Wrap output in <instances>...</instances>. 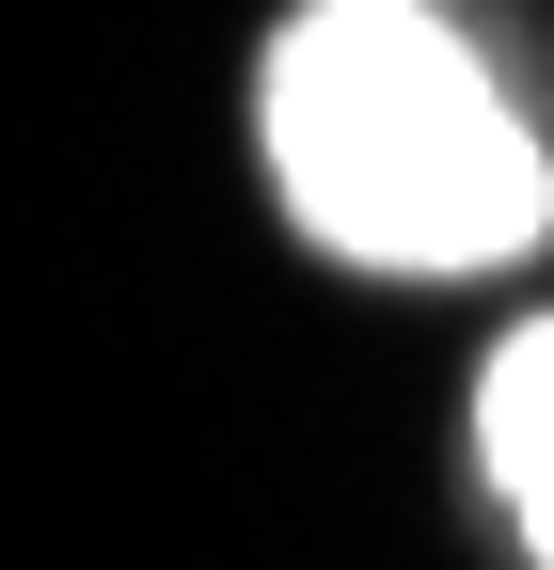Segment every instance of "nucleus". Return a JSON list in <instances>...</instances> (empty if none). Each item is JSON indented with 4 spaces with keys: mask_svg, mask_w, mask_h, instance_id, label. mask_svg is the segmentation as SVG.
Wrapping results in <instances>:
<instances>
[{
    "mask_svg": "<svg viewBox=\"0 0 554 570\" xmlns=\"http://www.w3.org/2000/svg\"><path fill=\"white\" fill-rule=\"evenodd\" d=\"M286 206L365 269H507L554 223V159L444 0H301L254 63Z\"/></svg>",
    "mask_w": 554,
    "mask_h": 570,
    "instance_id": "1",
    "label": "nucleus"
},
{
    "mask_svg": "<svg viewBox=\"0 0 554 570\" xmlns=\"http://www.w3.org/2000/svg\"><path fill=\"white\" fill-rule=\"evenodd\" d=\"M475 444H492L507 523H523V539H538V570H554V317H523V333H507L492 396H475Z\"/></svg>",
    "mask_w": 554,
    "mask_h": 570,
    "instance_id": "2",
    "label": "nucleus"
}]
</instances>
